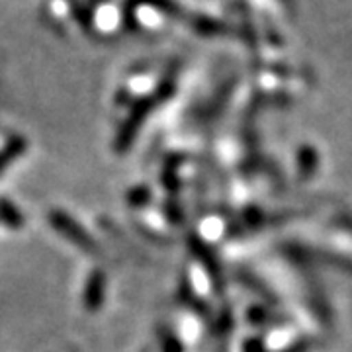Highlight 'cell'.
Listing matches in <instances>:
<instances>
[{"mask_svg": "<svg viewBox=\"0 0 352 352\" xmlns=\"http://www.w3.org/2000/svg\"><path fill=\"white\" fill-rule=\"evenodd\" d=\"M69 4L73 6V14H75V18L80 22L82 28H90V22H92V14L88 12L87 6L80 2V0H69Z\"/></svg>", "mask_w": 352, "mask_h": 352, "instance_id": "obj_1", "label": "cell"}, {"mask_svg": "<svg viewBox=\"0 0 352 352\" xmlns=\"http://www.w3.org/2000/svg\"><path fill=\"white\" fill-rule=\"evenodd\" d=\"M100 2H106V0H100Z\"/></svg>", "mask_w": 352, "mask_h": 352, "instance_id": "obj_2", "label": "cell"}]
</instances>
